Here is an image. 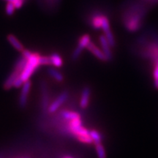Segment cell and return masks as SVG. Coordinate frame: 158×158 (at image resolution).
Instances as JSON below:
<instances>
[{"mask_svg":"<svg viewBox=\"0 0 158 158\" xmlns=\"http://www.w3.org/2000/svg\"><path fill=\"white\" fill-rule=\"evenodd\" d=\"M146 10L139 4L130 6L123 13L122 21L124 27L130 32H135L141 27Z\"/></svg>","mask_w":158,"mask_h":158,"instance_id":"cell-1","label":"cell"},{"mask_svg":"<svg viewBox=\"0 0 158 158\" xmlns=\"http://www.w3.org/2000/svg\"><path fill=\"white\" fill-rule=\"evenodd\" d=\"M70 129L72 133L74 134L81 142L89 144L93 143L89 135V131L82 126L81 117L70 120Z\"/></svg>","mask_w":158,"mask_h":158,"instance_id":"cell-2","label":"cell"},{"mask_svg":"<svg viewBox=\"0 0 158 158\" xmlns=\"http://www.w3.org/2000/svg\"><path fill=\"white\" fill-rule=\"evenodd\" d=\"M40 55L37 53H32L31 56L27 59V63L21 74V77L23 81H27L30 78L36 68L40 65Z\"/></svg>","mask_w":158,"mask_h":158,"instance_id":"cell-3","label":"cell"},{"mask_svg":"<svg viewBox=\"0 0 158 158\" xmlns=\"http://www.w3.org/2000/svg\"><path fill=\"white\" fill-rule=\"evenodd\" d=\"M142 56L149 59L152 64L158 61V39L153 40L147 43L141 51Z\"/></svg>","mask_w":158,"mask_h":158,"instance_id":"cell-4","label":"cell"},{"mask_svg":"<svg viewBox=\"0 0 158 158\" xmlns=\"http://www.w3.org/2000/svg\"><path fill=\"white\" fill-rule=\"evenodd\" d=\"M102 29L104 31L105 36H106V39H107L108 42L109 43L110 46L111 47L115 46L116 41H115V39H114L113 33H112L111 30H110L109 20H108V19L106 16V15H104L103 20H102Z\"/></svg>","mask_w":158,"mask_h":158,"instance_id":"cell-5","label":"cell"},{"mask_svg":"<svg viewBox=\"0 0 158 158\" xmlns=\"http://www.w3.org/2000/svg\"><path fill=\"white\" fill-rule=\"evenodd\" d=\"M90 42V37L89 35L86 34L81 37L80 40H79V42L78 44V46L77 48L75 49L73 53L72 57L73 59L76 60L80 56V55L81 54L82 51L84 50L85 48H86L87 45L89 44V43Z\"/></svg>","mask_w":158,"mask_h":158,"instance_id":"cell-6","label":"cell"},{"mask_svg":"<svg viewBox=\"0 0 158 158\" xmlns=\"http://www.w3.org/2000/svg\"><path fill=\"white\" fill-rule=\"evenodd\" d=\"M31 88V81L29 80L23 83L22 86V89H21V94L19 98V105L21 108H25L27 103V98Z\"/></svg>","mask_w":158,"mask_h":158,"instance_id":"cell-7","label":"cell"},{"mask_svg":"<svg viewBox=\"0 0 158 158\" xmlns=\"http://www.w3.org/2000/svg\"><path fill=\"white\" fill-rule=\"evenodd\" d=\"M68 98V93L67 92H63L62 94L59 97H57L56 100H54L51 106L48 107V112L49 113H53V112L56 111L58 108L60 107L64 102L66 101V100Z\"/></svg>","mask_w":158,"mask_h":158,"instance_id":"cell-8","label":"cell"},{"mask_svg":"<svg viewBox=\"0 0 158 158\" xmlns=\"http://www.w3.org/2000/svg\"><path fill=\"white\" fill-rule=\"evenodd\" d=\"M86 48H87L90 52H92V54H94V56H95L98 59H100V60L103 61V62H106V61H108L106 55L104 54L103 51L100 50V49H99L98 47H97L94 43L91 42V41L89 43L87 46H86Z\"/></svg>","mask_w":158,"mask_h":158,"instance_id":"cell-9","label":"cell"},{"mask_svg":"<svg viewBox=\"0 0 158 158\" xmlns=\"http://www.w3.org/2000/svg\"><path fill=\"white\" fill-rule=\"evenodd\" d=\"M100 44H101V46H102V51H103L104 54L106 55V58H107L108 61L110 60V59H112V53H111V51H110V45L109 44V43L108 42L107 39H106V37L105 35H100Z\"/></svg>","mask_w":158,"mask_h":158,"instance_id":"cell-10","label":"cell"},{"mask_svg":"<svg viewBox=\"0 0 158 158\" xmlns=\"http://www.w3.org/2000/svg\"><path fill=\"white\" fill-rule=\"evenodd\" d=\"M90 94L91 90L89 87L86 86L84 88L81 93V98L80 100V106L83 109H85L88 107L89 102V98H90Z\"/></svg>","mask_w":158,"mask_h":158,"instance_id":"cell-11","label":"cell"},{"mask_svg":"<svg viewBox=\"0 0 158 158\" xmlns=\"http://www.w3.org/2000/svg\"><path fill=\"white\" fill-rule=\"evenodd\" d=\"M19 76H21V73L14 69V70L11 73L10 75L8 76V78L6 79L5 82L4 83V89L7 90L12 88V86H13V83H14L15 80Z\"/></svg>","mask_w":158,"mask_h":158,"instance_id":"cell-12","label":"cell"},{"mask_svg":"<svg viewBox=\"0 0 158 158\" xmlns=\"http://www.w3.org/2000/svg\"><path fill=\"white\" fill-rule=\"evenodd\" d=\"M42 108L43 112H46L47 110L48 109V92H47L46 85L45 83H42Z\"/></svg>","mask_w":158,"mask_h":158,"instance_id":"cell-13","label":"cell"},{"mask_svg":"<svg viewBox=\"0 0 158 158\" xmlns=\"http://www.w3.org/2000/svg\"><path fill=\"white\" fill-rule=\"evenodd\" d=\"M7 40L9 41L10 43L17 51H22L23 49H24L23 48V45L20 43L19 40H18L13 35L10 34L7 35Z\"/></svg>","mask_w":158,"mask_h":158,"instance_id":"cell-14","label":"cell"},{"mask_svg":"<svg viewBox=\"0 0 158 158\" xmlns=\"http://www.w3.org/2000/svg\"><path fill=\"white\" fill-rule=\"evenodd\" d=\"M103 17L104 15L102 14H98L94 15V16L92 18V21H91V23H92V27L95 29L102 28Z\"/></svg>","mask_w":158,"mask_h":158,"instance_id":"cell-15","label":"cell"},{"mask_svg":"<svg viewBox=\"0 0 158 158\" xmlns=\"http://www.w3.org/2000/svg\"><path fill=\"white\" fill-rule=\"evenodd\" d=\"M50 58L51 64L54 65L56 68H60V67H62V65L63 64L62 59V57L59 56L58 54H56V53H55V54H53L50 56Z\"/></svg>","mask_w":158,"mask_h":158,"instance_id":"cell-16","label":"cell"},{"mask_svg":"<svg viewBox=\"0 0 158 158\" xmlns=\"http://www.w3.org/2000/svg\"><path fill=\"white\" fill-rule=\"evenodd\" d=\"M27 63V59H26L25 57H23L22 56L19 59V60L17 61V62L15 63L14 69L15 70H17L18 71H19L21 74V73H22L23 69H24Z\"/></svg>","mask_w":158,"mask_h":158,"instance_id":"cell-17","label":"cell"},{"mask_svg":"<svg viewBox=\"0 0 158 158\" xmlns=\"http://www.w3.org/2000/svg\"><path fill=\"white\" fill-rule=\"evenodd\" d=\"M94 145H95L96 152L98 158H106V150H105V148L103 145L101 143V142L94 144Z\"/></svg>","mask_w":158,"mask_h":158,"instance_id":"cell-18","label":"cell"},{"mask_svg":"<svg viewBox=\"0 0 158 158\" xmlns=\"http://www.w3.org/2000/svg\"><path fill=\"white\" fill-rule=\"evenodd\" d=\"M48 73L51 75V76H52L55 80H56L57 81H62L63 79V76L61 73H59V71H57L56 70L53 68H49L48 69Z\"/></svg>","mask_w":158,"mask_h":158,"instance_id":"cell-19","label":"cell"},{"mask_svg":"<svg viewBox=\"0 0 158 158\" xmlns=\"http://www.w3.org/2000/svg\"><path fill=\"white\" fill-rule=\"evenodd\" d=\"M89 135L91 136V138H92V141H93V143L94 144L100 143V142H101V140H102L101 135H100L98 131H96V130H91V131H89Z\"/></svg>","mask_w":158,"mask_h":158,"instance_id":"cell-20","label":"cell"},{"mask_svg":"<svg viewBox=\"0 0 158 158\" xmlns=\"http://www.w3.org/2000/svg\"><path fill=\"white\" fill-rule=\"evenodd\" d=\"M62 115L64 118H67L68 120H73L75 119V118H80L81 116L78 113H76V112H72V111H62Z\"/></svg>","mask_w":158,"mask_h":158,"instance_id":"cell-21","label":"cell"},{"mask_svg":"<svg viewBox=\"0 0 158 158\" xmlns=\"http://www.w3.org/2000/svg\"><path fill=\"white\" fill-rule=\"evenodd\" d=\"M153 78L155 87L158 90V61L153 64Z\"/></svg>","mask_w":158,"mask_h":158,"instance_id":"cell-22","label":"cell"},{"mask_svg":"<svg viewBox=\"0 0 158 158\" xmlns=\"http://www.w3.org/2000/svg\"><path fill=\"white\" fill-rule=\"evenodd\" d=\"M15 6L13 5V2H7V5H6V14L7 15H9V16H10L14 13L15 12Z\"/></svg>","mask_w":158,"mask_h":158,"instance_id":"cell-23","label":"cell"},{"mask_svg":"<svg viewBox=\"0 0 158 158\" xmlns=\"http://www.w3.org/2000/svg\"><path fill=\"white\" fill-rule=\"evenodd\" d=\"M39 62H40V64H42V65H48V64H51L50 56H40Z\"/></svg>","mask_w":158,"mask_h":158,"instance_id":"cell-24","label":"cell"},{"mask_svg":"<svg viewBox=\"0 0 158 158\" xmlns=\"http://www.w3.org/2000/svg\"><path fill=\"white\" fill-rule=\"evenodd\" d=\"M23 83H24V81L22 80L21 76H19L16 79H15L14 83H13V86L15 88H19V87H21V86H23Z\"/></svg>","mask_w":158,"mask_h":158,"instance_id":"cell-25","label":"cell"},{"mask_svg":"<svg viewBox=\"0 0 158 158\" xmlns=\"http://www.w3.org/2000/svg\"><path fill=\"white\" fill-rule=\"evenodd\" d=\"M23 2H24V0H15L13 2V5H14L15 9H19L22 7Z\"/></svg>","mask_w":158,"mask_h":158,"instance_id":"cell-26","label":"cell"},{"mask_svg":"<svg viewBox=\"0 0 158 158\" xmlns=\"http://www.w3.org/2000/svg\"><path fill=\"white\" fill-rule=\"evenodd\" d=\"M21 52H22V56L27 59H28L29 57L31 56V54H32V53H31L29 50H27V49H23Z\"/></svg>","mask_w":158,"mask_h":158,"instance_id":"cell-27","label":"cell"},{"mask_svg":"<svg viewBox=\"0 0 158 158\" xmlns=\"http://www.w3.org/2000/svg\"><path fill=\"white\" fill-rule=\"evenodd\" d=\"M5 1H7V2H13V3L15 1V0H5Z\"/></svg>","mask_w":158,"mask_h":158,"instance_id":"cell-28","label":"cell"},{"mask_svg":"<svg viewBox=\"0 0 158 158\" xmlns=\"http://www.w3.org/2000/svg\"><path fill=\"white\" fill-rule=\"evenodd\" d=\"M63 158H73V157H70V156H64V157H63Z\"/></svg>","mask_w":158,"mask_h":158,"instance_id":"cell-29","label":"cell"},{"mask_svg":"<svg viewBox=\"0 0 158 158\" xmlns=\"http://www.w3.org/2000/svg\"><path fill=\"white\" fill-rule=\"evenodd\" d=\"M20 158H29V157H20Z\"/></svg>","mask_w":158,"mask_h":158,"instance_id":"cell-30","label":"cell"}]
</instances>
